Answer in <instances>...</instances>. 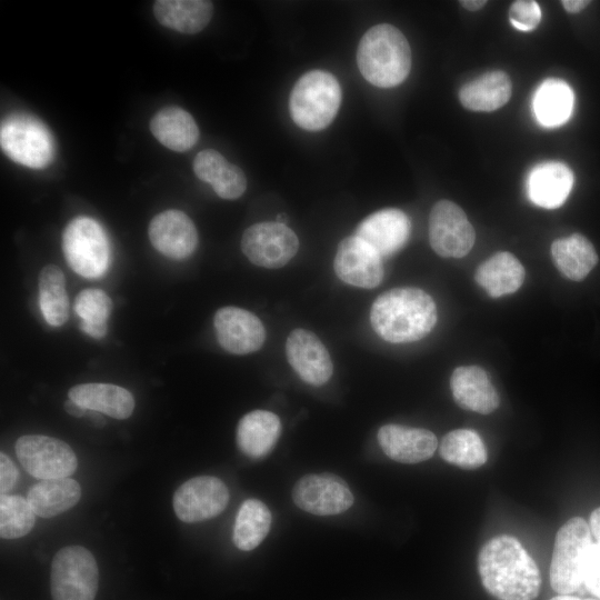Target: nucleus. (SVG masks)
Here are the masks:
<instances>
[{
    "mask_svg": "<svg viewBox=\"0 0 600 600\" xmlns=\"http://www.w3.org/2000/svg\"><path fill=\"white\" fill-rule=\"evenodd\" d=\"M478 571L484 589L499 600H534L540 592L539 568L512 536H498L482 546Z\"/></svg>",
    "mask_w": 600,
    "mask_h": 600,
    "instance_id": "f257e3e1",
    "label": "nucleus"
},
{
    "mask_svg": "<svg viewBox=\"0 0 600 600\" xmlns=\"http://www.w3.org/2000/svg\"><path fill=\"white\" fill-rule=\"evenodd\" d=\"M370 322L376 333L388 342L418 341L433 329L437 307L433 299L419 288H396L374 300Z\"/></svg>",
    "mask_w": 600,
    "mask_h": 600,
    "instance_id": "f03ea898",
    "label": "nucleus"
},
{
    "mask_svg": "<svg viewBox=\"0 0 600 600\" xmlns=\"http://www.w3.org/2000/svg\"><path fill=\"white\" fill-rule=\"evenodd\" d=\"M358 68L373 86L391 88L406 80L411 68L408 40L396 27L380 23L361 38L357 51Z\"/></svg>",
    "mask_w": 600,
    "mask_h": 600,
    "instance_id": "7ed1b4c3",
    "label": "nucleus"
},
{
    "mask_svg": "<svg viewBox=\"0 0 600 600\" xmlns=\"http://www.w3.org/2000/svg\"><path fill=\"white\" fill-rule=\"evenodd\" d=\"M591 543L590 526L581 517L571 518L557 532L549 578L558 594H571L583 586Z\"/></svg>",
    "mask_w": 600,
    "mask_h": 600,
    "instance_id": "20e7f679",
    "label": "nucleus"
},
{
    "mask_svg": "<svg viewBox=\"0 0 600 600\" xmlns=\"http://www.w3.org/2000/svg\"><path fill=\"white\" fill-rule=\"evenodd\" d=\"M341 102L338 80L323 70L304 73L292 88L289 108L297 126L318 131L330 124Z\"/></svg>",
    "mask_w": 600,
    "mask_h": 600,
    "instance_id": "39448f33",
    "label": "nucleus"
},
{
    "mask_svg": "<svg viewBox=\"0 0 600 600\" xmlns=\"http://www.w3.org/2000/svg\"><path fill=\"white\" fill-rule=\"evenodd\" d=\"M98 588V564L87 548L69 546L54 554L50 570L52 600H94Z\"/></svg>",
    "mask_w": 600,
    "mask_h": 600,
    "instance_id": "423d86ee",
    "label": "nucleus"
},
{
    "mask_svg": "<svg viewBox=\"0 0 600 600\" xmlns=\"http://www.w3.org/2000/svg\"><path fill=\"white\" fill-rule=\"evenodd\" d=\"M2 151L14 162L42 169L53 158V140L48 128L28 113H12L1 122Z\"/></svg>",
    "mask_w": 600,
    "mask_h": 600,
    "instance_id": "0eeeda50",
    "label": "nucleus"
},
{
    "mask_svg": "<svg viewBox=\"0 0 600 600\" xmlns=\"http://www.w3.org/2000/svg\"><path fill=\"white\" fill-rule=\"evenodd\" d=\"M62 250L70 268L84 278H99L108 269L110 247L102 227L89 217H77L66 227Z\"/></svg>",
    "mask_w": 600,
    "mask_h": 600,
    "instance_id": "6e6552de",
    "label": "nucleus"
},
{
    "mask_svg": "<svg viewBox=\"0 0 600 600\" xmlns=\"http://www.w3.org/2000/svg\"><path fill=\"white\" fill-rule=\"evenodd\" d=\"M14 449L23 469L40 480L70 477L78 467L72 448L53 437L26 434L17 440Z\"/></svg>",
    "mask_w": 600,
    "mask_h": 600,
    "instance_id": "1a4fd4ad",
    "label": "nucleus"
},
{
    "mask_svg": "<svg viewBox=\"0 0 600 600\" xmlns=\"http://www.w3.org/2000/svg\"><path fill=\"white\" fill-rule=\"evenodd\" d=\"M241 249L256 266L277 269L287 264L299 250L296 233L280 222H260L242 236Z\"/></svg>",
    "mask_w": 600,
    "mask_h": 600,
    "instance_id": "9d476101",
    "label": "nucleus"
},
{
    "mask_svg": "<svg viewBox=\"0 0 600 600\" xmlns=\"http://www.w3.org/2000/svg\"><path fill=\"white\" fill-rule=\"evenodd\" d=\"M429 240L440 257L462 258L472 249L476 232L458 204L440 200L429 216Z\"/></svg>",
    "mask_w": 600,
    "mask_h": 600,
    "instance_id": "9b49d317",
    "label": "nucleus"
},
{
    "mask_svg": "<svg viewBox=\"0 0 600 600\" xmlns=\"http://www.w3.org/2000/svg\"><path fill=\"white\" fill-rule=\"evenodd\" d=\"M229 490L224 482L212 476L194 477L174 492L172 506L176 516L186 523L212 519L228 506Z\"/></svg>",
    "mask_w": 600,
    "mask_h": 600,
    "instance_id": "f8f14e48",
    "label": "nucleus"
},
{
    "mask_svg": "<svg viewBox=\"0 0 600 600\" xmlns=\"http://www.w3.org/2000/svg\"><path fill=\"white\" fill-rule=\"evenodd\" d=\"M292 500L301 510L317 516L344 512L353 504V494L340 477L324 472L300 478L292 489Z\"/></svg>",
    "mask_w": 600,
    "mask_h": 600,
    "instance_id": "ddd939ff",
    "label": "nucleus"
},
{
    "mask_svg": "<svg viewBox=\"0 0 600 600\" xmlns=\"http://www.w3.org/2000/svg\"><path fill=\"white\" fill-rule=\"evenodd\" d=\"M333 268L341 281L359 288H376L383 278L381 257L357 236L340 241Z\"/></svg>",
    "mask_w": 600,
    "mask_h": 600,
    "instance_id": "4468645a",
    "label": "nucleus"
},
{
    "mask_svg": "<svg viewBox=\"0 0 600 600\" xmlns=\"http://www.w3.org/2000/svg\"><path fill=\"white\" fill-rule=\"evenodd\" d=\"M213 324L219 344L233 354L258 351L266 340V330L260 319L242 308L219 309Z\"/></svg>",
    "mask_w": 600,
    "mask_h": 600,
    "instance_id": "2eb2a0df",
    "label": "nucleus"
},
{
    "mask_svg": "<svg viewBox=\"0 0 600 600\" xmlns=\"http://www.w3.org/2000/svg\"><path fill=\"white\" fill-rule=\"evenodd\" d=\"M289 364L311 386H322L333 372L331 357L320 339L306 329H294L286 341Z\"/></svg>",
    "mask_w": 600,
    "mask_h": 600,
    "instance_id": "dca6fc26",
    "label": "nucleus"
},
{
    "mask_svg": "<svg viewBox=\"0 0 600 600\" xmlns=\"http://www.w3.org/2000/svg\"><path fill=\"white\" fill-rule=\"evenodd\" d=\"M148 234L156 250L176 260L191 256L198 244V232L192 220L176 209L162 211L153 217L149 223Z\"/></svg>",
    "mask_w": 600,
    "mask_h": 600,
    "instance_id": "f3484780",
    "label": "nucleus"
},
{
    "mask_svg": "<svg viewBox=\"0 0 600 600\" xmlns=\"http://www.w3.org/2000/svg\"><path fill=\"white\" fill-rule=\"evenodd\" d=\"M410 220L399 209H383L367 217L357 228L356 236L380 257L397 252L407 242Z\"/></svg>",
    "mask_w": 600,
    "mask_h": 600,
    "instance_id": "a211bd4d",
    "label": "nucleus"
},
{
    "mask_svg": "<svg viewBox=\"0 0 600 600\" xmlns=\"http://www.w3.org/2000/svg\"><path fill=\"white\" fill-rule=\"evenodd\" d=\"M378 441L386 456L400 463L428 460L438 447L437 437L430 430L400 424L382 426Z\"/></svg>",
    "mask_w": 600,
    "mask_h": 600,
    "instance_id": "6ab92c4d",
    "label": "nucleus"
},
{
    "mask_svg": "<svg viewBox=\"0 0 600 600\" xmlns=\"http://www.w3.org/2000/svg\"><path fill=\"white\" fill-rule=\"evenodd\" d=\"M452 397L464 410L489 414L499 407V394L488 373L478 366H461L450 379Z\"/></svg>",
    "mask_w": 600,
    "mask_h": 600,
    "instance_id": "aec40b11",
    "label": "nucleus"
},
{
    "mask_svg": "<svg viewBox=\"0 0 600 600\" xmlns=\"http://www.w3.org/2000/svg\"><path fill=\"white\" fill-rule=\"evenodd\" d=\"M193 171L200 180L211 184L222 199L233 200L246 191L244 172L213 149L202 150L196 156Z\"/></svg>",
    "mask_w": 600,
    "mask_h": 600,
    "instance_id": "412c9836",
    "label": "nucleus"
},
{
    "mask_svg": "<svg viewBox=\"0 0 600 600\" xmlns=\"http://www.w3.org/2000/svg\"><path fill=\"white\" fill-rule=\"evenodd\" d=\"M68 397L87 410L104 413L119 420L129 418L134 409L131 392L111 383L77 384L69 390Z\"/></svg>",
    "mask_w": 600,
    "mask_h": 600,
    "instance_id": "4be33fe9",
    "label": "nucleus"
},
{
    "mask_svg": "<svg viewBox=\"0 0 600 600\" xmlns=\"http://www.w3.org/2000/svg\"><path fill=\"white\" fill-rule=\"evenodd\" d=\"M573 184L572 171L561 162H544L532 169L528 178V194L542 208L554 209L568 198Z\"/></svg>",
    "mask_w": 600,
    "mask_h": 600,
    "instance_id": "5701e85b",
    "label": "nucleus"
},
{
    "mask_svg": "<svg viewBox=\"0 0 600 600\" xmlns=\"http://www.w3.org/2000/svg\"><path fill=\"white\" fill-rule=\"evenodd\" d=\"M280 433L281 422L277 414L267 410H253L240 419L236 440L243 454L258 459L273 449Z\"/></svg>",
    "mask_w": 600,
    "mask_h": 600,
    "instance_id": "b1692460",
    "label": "nucleus"
},
{
    "mask_svg": "<svg viewBox=\"0 0 600 600\" xmlns=\"http://www.w3.org/2000/svg\"><path fill=\"white\" fill-rule=\"evenodd\" d=\"M149 128L161 144L177 152L189 150L199 139V128L192 116L176 106L159 110Z\"/></svg>",
    "mask_w": 600,
    "mask_h": 600,
    "instance_id": "393cba45",
    "label": "nucleus"
},
{
    "mask_svg": "<svg viewBox=\"0 0 600 600\" xmlns=\"http://www.w3.org/2000/svg\"><path fill=\"white\" fill-rule=\"evenodd\" d=\"M80 498V484L69 477L40 480L27 494L36 516L41 518H52L66 512L73 508Z\"/></svg>",
    "mask_w": 600,
    "mask_h": 600,
    "instance_id": "a878e982",
    "label": "nucleus"
},
{
    "mask_svg": "<svg viewBox=\"0 0 600 600\" xmlns=\"http://www.w3.org/2000/svg\"><path fill=\"white\" fill-rule=\"evenodd\" d=\"M213 12L207 0H158L153 14L158 22L181 33L194 34L203 30Z\"/></svg>",
    "mask_w": 600,
    "mask_h": 600,
    "instance_id": "bb28decb",
    "label": "nucleus"
},
{
    "mask_svg": "<svg viewBox=\"0 0 600 600\" xmlns=\"http://www.w3.org/2000/svg\"><path fill=\"white\" fill-rule=\"evenodd\" d=\"M474 279L492 298L516 292L523 283L524 268L510 252L501 251L482 262Z\"/></svg>",
    "mask_w": 600,
    "mask_h": 600,
    "instance_id": "cd10ccee",
    "label": "nucleus"
},
{
    "mask_svg": "<svg viewBox=\"0 0 600 600\" xmlns=\"http://www.w3.org/2000/svg\"><path fill=\"white\" fill-rule=\"evenodd\" d=\"M512 92L509 76L501 70L487 72L459 91L462 106L472 111H493L504 106Z\"/></svg>",
    "mask_w": 600,
    "mask_h": 600,
    "instance_id": "c85d7f7f",
    "label": "nucleus"
},
{
    "mask_svg": "<svg viewBox=\"0 0 600 600\" xmlns=\"http://www.w3.org/2000/svg\"><path fill=\"white\" fill-rule=\"evenodd\" d=\"M551 257L559 272L572 281L583 280L598 262L593 244L580 233L554 240Z\"/></svg>",
    "mask_w": 600,
    "mask_h": 600,
    "instance_id": "c756f323",
    "label": "nucleus"
},
{
    "mask_svg": "<svg viewBox=\"0 0 600 600\" xmlns=\"http://www.w3.org/2000/svg\"><path fill=\"white\" fill-rule=\"evenodd\" d=\"M573 100V92L568 83L560 79H548L534 92V116L546 127L560 126L570 117Z\"/></svg>",
    "mask_w": 600,
    "mask_h": 600,
    "instance_id": "7c9ffc66",
    "label": "nucleus"
},
{
    "mask_svg": "<svg viewBox=\"0 0 600 600\" xmlns=\"http://www.w3.org/2000/svg\"><path fill=\"white\" fill-rule=\"evenodd\" d=\"M270 527L269 508L258 499H247L237 513L232 541L239 550H253L267 537Z\"/></svg>",
    "mask_w": 600,
    "mask_h": 600,
    "instance_id": "2f4dec72",
    "label": "nucleus"
},
{
    "mask_svg": "<svg viewBox=\"0 0 600 600\" xmlns=\"http://www.w3.org/2000/svg\"><path fill=\"white\" fill-rule=\"evenodd\" d=\"M39 307L43 318L52 327H60L68 320L66 278L62 270L54 264H48L40 271Z\"/></svg>",
    "mask_w": 600,
    "mask_h": 600,
    "instance_id": "473e14b6",
    "label": "nucleus"
},
{
    "mask_svg": "<svg viewBox=\"0 0 600 600\" xmlns=\"http://www.w3.org/2000/svg\"><path fill=\"white\" fill-rule=\"evenodd\" d=\"M440 456L450 464L477 469L487 462L488 453L480 436L470 429L448 432L440 443Z\"/></svg>",
    "mask_w": 600,
    "mask_h": 600,
    "instance_id": "72a5a7b5",
    "label": "nucleus"
},
{
    "mask_svg": "<svg viewBox=\"0 0 600 600\" xmlns=\"http://www.w3.org/2000/svg\"><path fill=\"white\" fill-rule=\"evenodd\" d=\"M111 309V299L99 289L82 290L74 300V311L81 319L80 329L96 339L106 336Z\"/></svg>",
    "mask_w": 600,
    "mask_h": 600,
    "instance_id": "f704fd0d",
    "label": "nucleus"
},
{
    "mask_svg": "<svg viewBox=\"0 0 600 600\" xmlns=\"http://www.w3.org/2000/svg\"><path fill=\"white\" fill-rule=\"evenodd\" d=\"M36 522V513L27 498L17 494H1L0 536L2 539H18L28 534Z\"/></svg>",
    "mask_w": 600,
    "mask_h": 600,
    "instance_id": "c9c22d12",
    "label": "nucleus"
},
{
    "mask_svg": "<svg viewBox=\"0 0 600 600\" xmlns=\"http://www.w3.org/2000/svg\"><path fill=\"white\" fill-rule=\"evenodd\" d=\"M589 526L592 534V543L583 586L592 596L600 599V507L592 511Z\"/></svg>",
    "mask_w": 600,
    "mask_h": 600,
    "instance_id": "e433bc0d",
    "label": "nucleus"
},
{
    "mask_svg": "<svg viewBox=\"0 0 600 600\" xmlns=\"http://www.w3.org/2000/svg\"><path fill=\"white\" fill-rule=\"evenodd\" d=\"M509 19L518 30L531 31L541 20V10L533 0H518L510 7Z\"/></svg>",
    "mask_w": 600,
    "mask_h": 600,
    "instance_id": "4c0bfd02",
    "label": "nucleus"
},
{
    "mask_svg": "<svg viewBox=\"0 0 600 600\" xmlns=\"http://www.w3.org/2000/svg\"><path fill=\"white\" fill-rule=\"evenodd\" d=\"M19 471L12 460L4 453H0V492L7 494L16 484Z\"/></svg>",
    "mask_w": 600,
    "mask_h": 600,
    "instance_id": "58836bf2",
    "label": "nucleus"
},
{
    "mask_svg": "<svg viewBox=\"0 0 600 600\" xmlns=\"http://www.w3.org/2000/svg\"><path fill=\"white\" fill-rule=\"evenodd\" d=\"M590 3L588 0H563L561 4L569 13H578L587 8Z\"/></svg>",
    "mask_w": 600,
    "mask_h": 600,
    "instance_id": "ea45409f",
    "label": "nucleus"
},
{
    "mask_svg": "<svg viewBox=\"0 0 600 600\" xmlns=\"http://www.w3.org/2000/svg\"><path fill=\"white\" fill-rule=\"evenodd\" d=\"M64 410L70 416L77 417V418H80V417L84 416L86 412H87V409H84L83 407H81L79 403H77L76 401H73L71 399H68L64 402Z\"/></svg>",
    "mask_w": 600,
    "mask_h": 600,
    "instance_id": "a19ab883",
    "label": "nucleus"
},
{
    "mask_svg": "<svg viewBox=\"0 0 600 600\" xmlns=\"http://www.w3.org/2000/svg\"><path fill=\"white\" fill-rule=\"evenodd\" d=\"M460 4L469 11H477L487 4L486 0H462Z\"/></svg>",
    "mask_w": 600,
    "mask_h": 600,
    "instance_id": "79ce46f5",
    "label": "nucleus"
},
{
    "mask_svg": "<svg viewBox=\"0 0 600 600\" xmlns=\"http://www.w3.org/2000/svg\"><path fill=\"white\" fill-rule=\"evenodd\" d=\"M550 600H600V599H598V598H596V599H581V598L573 597V596H570V594H559V596H556V597L551 598Z\"/></svg>",
    "mask_w": 600,
    "mask_h": 600,
    "instance_id": "37998d69",
    "label": "nucleus"
}]
</instances>
